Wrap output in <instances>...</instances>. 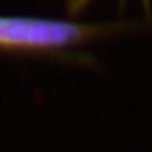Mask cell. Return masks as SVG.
Wrapping results in <instances>:
<instances>
[{"label":"cell","mask_w":152,"mask_h":152,"mask_svg":"<svg viewBox=\"0 0 152 152\" xmlns=\"http://www.w3.org/2000/svg\"><path fill=\"white\" fill-rule=\"evenodd\" d=\"M106 26L59 20L0 17V48L48 51L61 49L106 33Z\"/></svg>","instance_id":"6da1fadb"},{"label":"cell","mask_w":152,"mask_h":152,"mask_svg":"<svg viewBox=\"0 0 152 152\" xmlns=\"http://www.w3.org/2000/svg\"><path fill=\"white\" fill-rule=\"evenodd\" d=\"M83 1H85V0H72V3H73V4H82Z\"/></svg>","instance_id":"7a4b0ae2"}]
</instances>
